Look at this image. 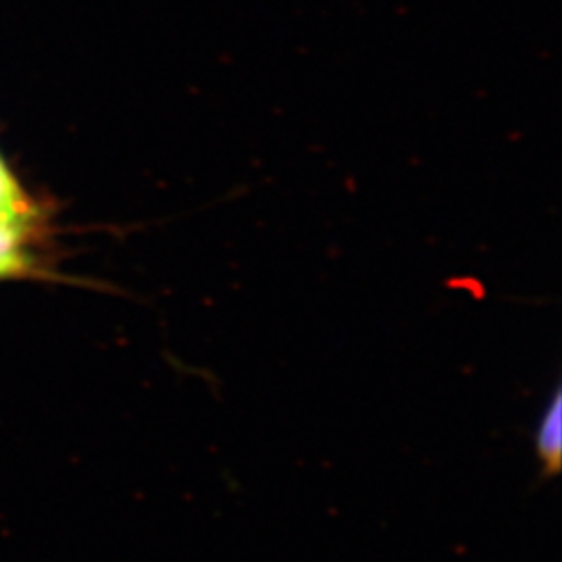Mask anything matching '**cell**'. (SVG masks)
<instances>
[{
	"mask_svg": "<svg viewBox=\"0 0 562 562\" xmlns=\"http://www.w3.org/2000/svg\"><path fill=\"white\" fill-rule=\"evenodd\" d=\"M0 220L34 222V206L0 157Z\"/></svg>",
	"mask_w": 562,
	"mask_h": 562,
	"instance_id": "7a4b0ae2",
	"label": "cell"
},
{
	"mask_svg": "<svg viewBox=\"0 0 562 562\" xmlns=\"http://www.w3.org/2000/svg\"><path fill=\"white\" fill-rule=\"evenodd\" d=\"M536 454L542 464L540 480L559 475L562 462V390L561 383L552 390L536 427Z\"/></svg>",
	"mask_w": 562,
	"mask_h": 562,
	"instance_id": "6da1fadb",
	"label": "cell"
}]
</instances>
